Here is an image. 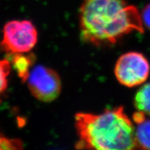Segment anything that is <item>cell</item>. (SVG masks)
Segmentation results:
<instances>
[{
  "instance_id": "1",
  "label": "cell",
  "mask_w": 150,
  "mask_h": 150,
  "mask_svg": "<svg viewBox=\"0 0 150 150\" xmlns=\"http://www.w3.org/2000/svg\"><path fill=\"white\" fill-rule=\"evenodd\" d=\"M81 38L95 47L117 44L133 32L144 33L141 14L126 0H83L79 13Z\"/></svg>"
},
{
  "instance_id": "2",
  "label": "cell",
  "mask_w": 150,
  "mask_h": 150,
  "mask_svg": "<svg viewBox=\"0 0 150 150\" xmlns=\"http://www.w3.org/2000/svg\"><path fill=\"white\" fill-rule=\"evenodd\" d=\"M74 124L77 149H136L135 124L124 106L106 109L98 114L77 112Z\"/></svg>"
},
{
  "instance_id": "3",
  "label": "cell",
  "mask_w": 150,
  "mask_h": 150,
  "mask_svg": "<svg viewBox=\"0 0 150 150\" xmlns=\"http://www.w3.org/2000/svg\"><path fill=\"white\" fill-rule=\"evenodd\" d=\"M116 79L121 85L134 88L143 84L150 74L147 58L138 52H129L118 58L114 67Z\"/></svg>"
},
{
  "instance_id": "4",
  "label": "cell",
  "mask_w": 150,
  "mask_h": 150,
  "mask_svg": "<svg viewBox=\"0 0 150 150\" xmlns=\"http://www.w3.org/2000/svg\"><path fill=\"white\" fill-rule=\"evenodd\" d=\"M38 40V32L29 20H13L5 24L1 50L7 53L23 54L31 51Z\"/></svg>"
},
{
  "instance_id": "5",
  "label": "cell",
  "mask_w": 150,
  "mask_h": 150,
  "mask_svg": "<svg viewBox=\"0 0 150 150\" xmlns=\"http://www.w3.org/2000/svg\"><path fill=\"white\" fill-rule=\"evenodd\" d=\"M27 81L31 93L41 102H53L61 94V78L50 67L37 65L30 70Z\"/></svg>"
},
{
  "instance_id": "6",
  "label": "cell",
  "mask_w": 150,
  "mask_h": 150,
  "mask_svg": "<svg viewBox=\"0 0 150 150\" xmlns=\"http://www.w3.org/2000/svg\"><path fill=\"white\" fill-rule=\"evenodd\" d=\"M135 140L136 149L150 150V119L135 124Z\"/></svg>"
},
{
  "instance_id": "7",
  "label": "cell",
  "mask_w": 150,
  "mask_h": 150,
  "mask_svg": "<svg viewBox=\"0 0 150 150\" xmlns=\"http://www.w3.org/2000/svg\"><path fill=\"white\" fill-rule=\"evenodd\" d=\"M134 103L137 110L150 115V83L142 85L136 92Z\"/></svg>"
},
{
  "instance_id": "8",
  "label": "cell",
  "mask_w": 150,
  "mask_h": 150,
  "mask_svg": "<svg viewBox=\"0 0 150 150\" xmlns=\"http://www.w3.org/2000/svg\"><path fill=\"white\" fill-rule=\"evenodd\" d=\"M33 56L23 55L22 54H13L12 64L18 72V76L23 81L27 79L30 72V67L33 63Z\"/></svg>"
},
{
  "instance_id": "9",
  "label": "cell",
  "mask_w": 150,
  "mask_h": 150,
  "mask_svg": "<svg viewBox=\"0 0 150 150\" xmlns=\"http://www.w3.org/2000/svg\"><path fill=\"white\" fill-rule=\"evenodd\" d=\"M11 71V63L7 60H0V96L8 85V77Z\"/></svg>"
},
{
  "instance_id": "10",
  "label": "cell",
  "mask_w": 150,
  "mask_h": 150,
  "mask_svg": "<svg viewBox=\"0 0 150 150\" xmlns=\"http://www.w3.org/2000/svg\"><path fill=\"white\" fill-rule=\"evenodd\" d=\"M22 148V142L21 140L8 138L0 133V150L21 149Z\"/></svg>"
},
{
  "instance_id": "11",
  "label": "cell",
  "mask_w": 150,
  "mask_h": 150,
  "mask_svg": "<svg viewBox=\"0 0 150 150\" xmlns=\"http://www.w3.org/2000/svg\"><path fill=\"white\" fill-rule=\"evenodd\" d=\"M140 14H141V18L144 27L150 30V4H147L142 9Z\"/></svg>"
}]
</instances>
